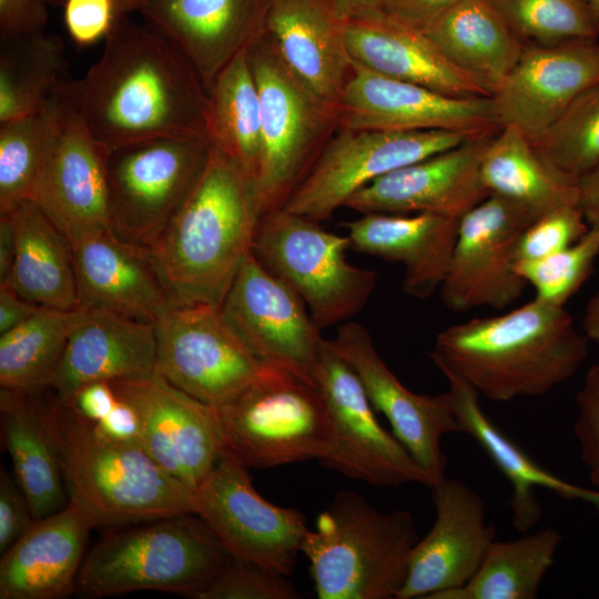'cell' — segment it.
Masks as SVG:
<instances>
[{
    "label": "cell",
    "mask_w": 599,
    "mask_h": 599,
    "mask_svg": "<svg viewBox=\"0 0 599 599\" xmlns=\"http://www.w3.org/2000/svg\"><path fill=\"white\" fill-rule=\"evenodd\" d=\"M459 221L432 213H368L344 226L351 248L400 263L404 292L423 300L440 288L446 277Z\"/></svg>",
    "instance_id": "31"
},
{
    "label": "cell",
    "mask_w": 599,
    "mask_h": 599,
    "mask_svg": "<svg viewBox=\"0 0 599 599\" xmlns=\"http://www.w3.org/2000/svg\"><path fill=\"white\" fill-rule=\"evenodd\" d=\"M582 332L589 341L599 343V292L590 298L586 306Z\"/></svg>",
    "instance_id": "56"
},
{
    "label": "cell",
    "mask_w": 599,
    "mask_h": 599,
    "mask_svg": "<svg viewBox=\"0 0 599 599\" xmlns=\"http://www.w3.org/2000/svg\"><path fill=\"white\" fill-rule=\"evenodd\" d=\"M439 370L448 383L445 395L461 433L477 441L511 486L509 506L517 530L528 532L540 521L542 507L537 498L538 488L599 509V489L575 485L541 467L484 413L479 394L470 384L449 369Z\"/></svg>",
    "instance_id": "30"
},
{
    "label": "cell",
    "mask_w": 599,
    "mask_h": 599,
    "mask_svg": "<svg viewBox=\"0 0 599 599\" xmlns=\"http://www.w3.org/2000/svg\"><path fill=\"white\" fill-rule=\"evenodd\" d=\"M42 390L0 389L2 441L11 457L14 478L37 519L60 510L69 501L42 420Z\"/></svg>",
    "instance_id": "34"
},
{
    "label": "cell",
    "mask_w": 599,
    "mask_h": 599,
    "mask_svg": "<svg viewBox=\"0 0 599 599\" xmlns=\"http://www.w3.org/2000/svg\"><path fill=\"white\" fill-rule=\"evenodd\" d=\"M52 126L51 100L40 113L0 123V215L30 200L49 151Z\"/></svg>",
    "instance_id": "40"
},
{
    "label": "cell",
    "mask_w": 599,
    "mask_h": 599,
    "mask_svg": "<svg viewBox=\"0 0 599 599\" xmlns=\"http://www.w3.org/2000/svg\"><path fill=\"white\" fill-rule=\"evenodd\" d=\"M560 542L561 535L554 528L494 540L474 577L436 599H535Z\"/></svg>",
    "instance_id": "38"
},
{
    "label": "cell",
    "mask_w": 599,
    "mask_h": 599,
    "mask_svg": "<svg viewBox=\"0 0 599 599\" xmlns=\"http://www.w3.org/2000/svg\"><path fill=\"white\" fill-rule=\"evenodd\" d=\"M153 323L93 307H78L52 388L68 398L93 382H114L155 373Z\"/></svg>",
    "instance_id": "27"
},
{
    "label": "cell",
    "mask_w": 599,
    "mask_h": 599,
    "mask_svg": "<svg viewBox=\"0 0 599 599\" xmlns=\"http://www.w3.org/2000/svg\"><path fill=\"white\" fill-rule=\"evenodd\" d=\"M231 559L199 516L164 517L99 540L85 554L77 591L89 598L140 590L194 598Z\"/></svg>",
    "instance_id": "6"
},
{
    "label": "cell",
    "mask_w": 599,
    "mask_h": 599,
    "mask_svg": "<svg viewBox=\"0 0 599 599\" xmlns=\"http://www.w3.org/2000/svg\"><path fill=\"white\" fill-rule=\"evenodd\" d=\"M17 250L14 225L10 214L0 215V285L11 273Z\"/></svg>",
    "instance_id": "54"
},
{
    "label": "cell",
    "mask_w": 599,
    "mask_h": 599,
    "mask_svg": "<svg viewBox=\"0 0 599 599\" xmlns=\"http://www.w3.org/2000/svg\"><path fill=\"white\" fill-rule=\"evenodd\" d=\"M0 39V123L42 112L69 80L62 39L44 31Z\"/></svg>",
    "instance_id": "37"
},
{
    "label": "cell",
    "mask_w": 599,
    "mask_h": 599,
    "mask_svg": "<svg viewBox=\"0 0 599 599\" xmlns=\"http://www.w3.org/2000/svg\"><path fill=\"white\" fill-rule=\"evenodd\" d=\"M582 205H565L544 213L519 236L516 263L536 261L562 251L589 230Z\"/></svg>",
    "instance_id": "45"
},
{
    "label": "cell",
    "mask_w": 599,
    "mask_h": 599,
    "mask_svg": "<svg viewBox=\"0 0 599 599\" xmlns=\"http://www.w3.org/2000/svg\"><path fill=\"white\" fill-rule=\"evenodd\" d=\"M458 1L460 0H386L384 11L423 31Z\"/></svg>",
    "instance_id": "51"
},
{
    "label": "cell",
    "mask_w": 599,
    "mask_h": 599,
    "mask_svg": "<svg viewBox=\"0 0 599 599\" xmlns=\"http://www.w3.org/2000/svg\"><path fill=\"white\" fill-rule=\"evenodd\" d=\"M264 32L293 73L317 97L339 104L353 72L345 22L326 0H270Z\"/></svg>",
    "instance_id": "28"
},
{
    "label": "cell",
    "mask_w": 599,
    "mask_h": 599,
    "mask_svg": "<svg viewBox=\"0 0 599 599\" xmlns=\"http://www.w3.org/2000/svg\"><path fill=\"white\" fill-rule=\"evenodd\" d=\"M221 456L271 468L325 454L331 418L321 392L287 372L266 367L225 403L213 406Z\"/></svg>",
    "instance_id": "7"
},
{
    "label": "cell",
    "mask_w": 599,
    "mask_h": 599,
    "mask_svg": "<svg viewBox=\"0 0 599 599\" xmlns=\"http://www.w3.org/2000/svg\"><path fill=\"white\" fill-rule=\"evenodd\" d=\"M155 373L211 406H219L267 366L240 338L220 305L173 304L154 323Z\"/></svg>",
    "instance_id": "12"
},
{
    "label": "cell",
    "mask_w": 599,
    "mask_h": 599,
    "mask_svg": "<svg viewBox=\"0 0 599 599\" xmlns=\"http://www.w3.org/2000/svg\"><path fill=\"white\" fill-rule=\"evenodd\" d=\"M345 40L353 62L383 75L457 97L491 94L453 64L422 31L385 11L345 22Z\"/></svg>",
    "instance_id": "29"
},
{
    "label": "cell",
    "mask_w": 599,
    "mask_h": 599,
    "mask_svg": "<svg viewBox=\"0 0 599 599\" xmlns=\"http://www.w3.org/2000/svg\"><path fill=\"white\" fill-rule=\"evenodd\" d=\"M150 0H115L116 16H129L133 11H140Z\"/></svg>",
    "instance_id": "58"
},
{
    "label": "cell",
    "mask_w": 599,
    "mask_h": 599,
    "mask_svg": "<svg viewBox=\"0 0 599 599\" xmlns=\"http://www.w3.org/2000/svg\"><path fill=\"white\" fill-rule=\"evenodd\" d=\"M60 93L108 151L160 136L204 135L209 92L151 26L119 16L99 60Z\"/></svg>",
    "instance_id": "1"
},
{
    "label": "cell",
    "mask_w": 599,
    "mask_h": 599,
    "mask_svg": "<svg viewBox=\"0 0 599 599\" xmlns=\"http://www.w3.org/2000/svg\"><path fill=\"white\" fill-rule=\"evenodd\" d=\"M423 32L491 97L518 62L525 44L488 0H460Z\"/></svg>",
    "instance_id": "32"
},
{
    "label": "cell",
    "mask_w": 599,
    "mask_h": 599,
    "mask_svg": "<svg viewBox=\"0 0 599 599\" xmlns=\"http://www.w3.org/2000/svg\"><path fill=\"white\" fill-rule=\"evenodd\" d=\"M348 248L347 235L278 209L260 217L251 252L303 300L322 331L358 314L376 285L375 271L346 260Z\"/></svg>",
    "instance_id": "9"
},
{
    "label": "cell",
    "mask_w": 599,
    "mask_h": 599,
    "mask_svg": "<svg viewBox=\"0 0 599 599\" xmlns=\"http://www.w3.org/2000/svg\"><path fill=\"white\" fill-rule=\"evenodd\" d=\"M599 83L597 38L551 45H526L493 95L500 126L534 139L549 128L582 92Z\"/></svg>",
    "instance_id": "22"
},
{
    "label": "cell",
    "mask_w": 599,
    "mask_h": 599,
    "mask_svg": "<svg viewBox=\"0 0 599 599\" xmlns=\"http://www.w3.org/2000/svg\"><path fill=\"white\" fill-rule=\"evenodd\" d=\"M417 540L410 512H382L361 495L341 491L308 529L301 551L319 599H393Z\"/></svg>",
    "instance_id": "5"
},
{
    "label": "cell",
    "mask_w": 599,
    "mask_h": 599,
    "mask_svg": "<svg viewBox=\"0 0 599 599\" xmlns=\"http://www.w3.org/2000/svg\"><path fill=\"white\" fill-rule=\"evenodd\" d=\"M246 52L261 103L257 191L264 214L282 209L306 176L339 129V110L293 73L264 31Z\"/></svg>",
    "instance_id": "8"
},
{
    "label": "cell",
    "mask_w": 599,
    "mask_h": 599,
    "mask_svg": "<svg viewBox=\"0 0 599 599\" xmlns=\"http://www.w3.org/2000/svg\"><path fill=\"white\" fill-rule=\"evenodd\" d=\"M138 414L141 446L170 475L194 489L221 456L215 409L154 373L110 383Z\"/></svg>",
    "instance_id": "19"
},
{
    "label": "cell",
    "mask_w": 599,
    "mask_h": 599,
    "mask_svg": "<svg viewBox=\"0 0 599 599\" xmlns=\"http://www.w3.org/2000/svg\"><path fill=\"white\" fill-rule=\"evenodd\" d=\"M51 108V142L29 201L71 242L110 231L109 151L93 138L60 89Z\"/></svg>",
    "instance_id": "17"
},
{
    "label": "cell",
    "mask_w": 599,
    "mask_h": 599,
    "mask_svg": "<svg viewBox=\"0 0 599 599\" xmlns=\"http://www.w3.org/2000/svg\"><path fill=\"white\" fill-rule=\"evenodd\" d=\"M436 519L413 547L396 599H436L463 587L476 573L495 540L480 495L457 479L432 488Z\"/></svg>",
    "instance_id": "21"
},
{
    "label": "cell",
    "mask_w": 599,
    "mask_h": 599,
    "mask_svg": "<svg viewBox=\"0 0 599 599\" xmlns=\"http://www.w3.org/2000/svg\"><path fill=\"white\" fill-rule=\"evenodd\" d=\"M41 415L69 499L88 510L98 526L192 512V488L165 471L140 444L102 434L52 387L41 392Z\"/></svg>",
    "instance_id": "4"
},
{
    "label": "cell",
    "mask_w": 599,
    "mask_h": 599,
    "mask_svg": "<svg viewBox=\"0 0 599 599\" xmlns=\"http://www.w3.org/2000/svg\"><path fill=\"white\" fill-rule=\"evenodd\" d=\"M246 50L221 71L209 91L205 134L213 148L234 160L257 185L261 103Z\"/></svg>",
    "instance_id": "36"
},
{
    "label": "cell",
    "mask_w": 599,
    "mask_h": 599,
    "mask_svg": "<svg viewBox=\"0 0 599 599\" xmlns=\"http://www.w3.org/2000/svg\"><path fill=\"white\" fill-rule=\"evenodd\" d=\"M88 510L69 499L37 519L0 560V599H58L77 591L90 531Z\"/></svg>",
    "instance_id": "26"
},
{
    "label": "cell",
    "mask_w": 599,
    "mask_h": 599,
    "mask_svg": "<svg viewBox=\"0 0 599 599\" xmlns=\"http://www.w3.org/2000/svg\"><path fill=\"white\" fill-rule=\"evenodd\" d=\"M480 179L489 194L524 203L540 214L565 205H582L579 180L549 164L531 140L511 125L494 134L483 153Z\"/></svg>",
    "instance_id": "35"
},
{
    "label": "cell",
    "mask_w": 599,
    "mask_h": 599,
    "mask_svg": "<svg viewBox=\"0 0 599 599\" xmlns=\"http://www.w3.org/2000/svg\"><path fill=\"white\" fill-rule=\"evenodd\" d=\"M338 110L339 128L354 130H447L485 136L501 128L490 97L447 95L355 62Z\"/></svg>",
    "instance_id": "18"
},
{
    "label": "cell",
    "mask_w": 599,
    "mask_h": 599,
    "mask_svg": "<svg viewBox=\"0 0 599 599\" xmlns=\"http://www.w3.org/2000/svg\"><path fill=\"white\" fill-rule=\"evenodd\" d=\"M210 152L204 135L160 136L109 150L113 232L149 247L199 182Z\"/></svg>",
    "instance_id": "10"
},
{
    "label": "cell",
    "mask_w": 599,
    "mask_h": 599,
    "mask_svg": "<svg viewBox=\"0 0 599 599\" xmlns=\"http://www.w3.org/2000/svg\"><path fill=\"white\" fill-rule=\"evenodd\" d=\"M588 2L590 3L597 17L599 18V0H588Z\"/></svg>",
    "instance_id": "60"
},
{
    "label": "cell",
    "mask_w": 599,
    "mask_h": 599,
    "mask_svg": "<svg viewBox=\"0 0 599 599\" xmlns=\"http://www.w3.org/2000/svg\"><path fill=\"white\" fill-rule=\"evenodd\" d=\"M588 352L589 339L564 306L535 297L502 315L443 329L428 355L479 396L509 402L549 393L578 372Z\"/></svg>",
    "instance_id": "2"
},
{
    "label": "cell",
    "mask_w": 599,
    "mask_h": 599,
    "mask_svg": "<svg viewBox=\"0 0 599 599\" xmlns=\"http://www.w3.org/2000/svg\"><path fill=\"white\" fill-rule=\"evenodd\" d=\"M599 255V224L569 247L536 261L516 263V272L536 290V297L564 306L586 282Z\"/></svg>",
    "instance_id": "43"
},
{
    "label": "cell",
    "mask_w": 599,
    "mask_h": 599,
    "mask_svg": "<svg viewBox=\"0 0 599 599\" xmlns=\"http://www.w3.org/2000/svg\"><path fill=\"white\" fill-rule=\"evenodd\" d=\"M579 408L573 427L589 480L599 489V364L591 366L576 396Z\"/></svg>",
    "instance_id": "46"
},
{
    "label": "cell",
    "mask_w": 599,
    "mask_h": 599,
    "mask_svg": "<svg viewBox=\"0 0 599 599\" xmlns=\"http://www.w3.org/2000/svg\"><path fill=\"white\" fill-rule=\"evenodd\" d=\"M315 383L331 418L328 446L319 459L324 466L378 487H434L430 476L378 423L358 376L328 339L321 348Z\"/></svg>",
    "instance_id": "13"
},
{
    "label": "cell",
    "mask_w": 599,
    "mask_h": 599,
    "mask_svg": "<svg viewBox=\"0 0 599 599\" xmlns=\"http://www.w3.org/2000/svg\"><path fill=\"white\" fill-rule=\"evenodd\" d=\"M65 28L79 45L105 39L115 19V0H63Z\"/></svg>",
    "instance_id": "47"
},
{
    "label": "cell",
    "mask_w": 599,
    "mask_h": 599,
    "mask_svg": "<svg viewBox=\"0 0 599 599\" xmlns=\"http://www.w3.org/2000/svg\"><path fill=\"white\" fill-rule=\"evenodd\" d=\"M72 243L79 306L155 323L173 305L149 247L112 230Z\"/></svg>",
    "instance_id": "25"
},
{
    "label": "cell",
    "mask_w": 599,
    "mask_h": 599,
    "mask_svg": "<svg viewBox=\"0 0 599 599\" xmlns=\"http://www.w3.org/2000/svg\"><path fill=\"white\" fill-rule=\"evenodd\" d=\"M488 2L525 45H551L599 35V18L588 0Z\"/></svg>",
    "instance_id": "41"
},
{
    "label": "cell",
    "mask_w": 599,
    "mask_h": 599,
    "mask_svg": "<svg viewBox=\"0 0 599 599\" xmlns=\"http://www.w3.org/2000/svg\"><path fill=\"white\" fill-rule=\"evenodd\" d=\"M335 16L343 22L361 19L384 11L386 0H326Z\"/></svg>",
    "instance_id": "55"
},
{
    "label": "cell",
    "mask_w": 599,
    "mask_h": 599,
    "mask_svg": "<svg viewBox=\"0 0 599 599\" xmlns=\"http://www.w3.org/2000/svg\"><path fill=\"white\" fill-rule=\"evenodd\" d=\"M17 250L4 284L41 306L73 311L79 306L71 241L31 202L11 213Z\"/></svg>",
    "instance_id": "33"
},
{
    "label": "cell",
    "mask_w": 599,
    "mask_h": 599,
    "mask_svg": "<svg viewBox=\"0 0 599 599\" xmlns=\"http://www.w3.org/2000/svg\"><path fill=\"white\" fill-rule=\"evenodd\" d=\"M192 512L213 531L232 558L285 576L294 567L308 528L303 514L267 501L251 483L246 467L220 456L192 491Z\"/></svg>",
    "instance_id": "14"
},
{
    "label": "cell",
    "mask_w": 599,
    "mask_h": 599,
    "mask_svg": "<svg viewBox=\"0 0 599 599\" xmlns=\"http://www.w3.org/2000/svg\"><path fill=\"white\" fill-rule=\"evenodd\" d=\"M194 598L296 599L300 595L285 575L233 558Z\"/></svg>",
    "instance_id": "44"
},
{
    "label": "cell",
    "mask_w": 599,
    "mask_h": 599,
    "mask_svg": "<svg viewBox=\"0 0 599 599\" xmlns=\"http://www.w3.org/2000/svg\"><path fill=\"white\" fill-rule=\"evenodd\" d=\"M37 520L14 476L0 471V551L10 548Z\"/></svg>",
    "instance_id": "48"
},
{
    "label": "cell",
    "mask_w": 599,
    "mask_h": 599,
    "mask_svg": "<svg viewBox=\"0 0 599 599\" xmlns=\"http://www.w3.org/2000/svg\"><path fill=\"white\" fill-rule=\"evenodd\" d=\"M493 135L465 141L392 171L355 192L344 204L362 214L432 213L461 219L489 193L480 161Z\"/></svg>",
    "instance_id": "23"
},
{
    "label": "cell",
    "mask_w": 599,
    "mask_h": 599,
    "mask_svg": "<svg viewBox=\"0 0 599 599\" xmlns=\"http://www.w3.org/2000/svg\"><path fill=\"white\" fill-rule=\"evenodd\" d=\"M474 138L479 135L447 130L339 128L282 209L316 222L328 221L374 180Z\"/></svg>",
    "instance_id": "11"
},
{
    "label": "cell",
    "mask_w": 599,
    "mask_h": 599,
    "mask_svg": "<svg viewBox=\"0 0 599 599\" xmlns=\"http://www.w3.org/2000/svg\"><path fill=\"white\" fill-rule=\"evenodd\" d=\"M270 0H150L139 12L189 60L207 92L264 31Z\"/></svg>",
    "instance_id": "24"
},
{
    "label": "cell",
    "mask_w": 599,
    "mask_h": 599,
    "mask_svg": "<svg viewBox=\"0 0 599 599\" xmlns=\"http://www.w3.org/2000/svg\"><path fill=\"white\" fill-rule=\"evenodd\" d=\"M60 1H63V0H47L48 3H51V2H60Z\"/></svg>",
    "instance_id": "61"
},
{
    "label": "cell",
    "mask_w": 599,
    "mask_h": 599,
    "mask_svg": "<svg viewBox=\"0 0 599 599\" xmlns=\"http://www.w3.org/2000/svg\"><path fill=\"white\" fill-rule=\"evenodd\" d=\"M64 399L92 423H98L105 417L118 402L116 394L109 382L85 384Z\"/></svg>",
    "instance_id": "50"
},
{
    "label": "cell",
    "mask_w": 599,
    "mask_h": 599,
    "mask_svg": "<svg viewBox=\"0 0 599 599\" xmlns=\"http://www.w3.org/2000/svg\"><path fill=\"white\" fill-rule=\"evenodd\" d=\"M94 424L102 434L112 439L141 445L138 414L130 404L120 398L110 413Z\"/></svg>",
    "instance_id": "52"
},
{
    "label": "cell",
    "mask_w": 599,
    "mask_h": 599,
    "mask_svg": "<svg viewBox=\"0 0 599 599\" xmlns=\"http://www.w3.org/2000/svg\"><path fill=\"white\" fill-rule=\"evenodd\" d=\"M331 343L358 376L373 408L388 419L395 437L430 476L434 487L439 485L446 478L447 464L441 438L461 433L445 393L430 396L405 387L358 323L342 324Z\"/></svg>",
    "instance_id": "20"
},
{
    "label": "cell",
    "mask_w": 599,
    "mask_h": 599,
    "mask_svg": "<svg viewBox=\"0 0 599 599\" xmlns=\"http://www.w3.org/2000/svg\"><path fill=\"white\" fill-rule=\"evenodd\" d=\"M589 225L599 224V199L582 205Z\"/></svg>",
    "instance_id": "59"
},
{
    "label": "cell",
    "mask_w": 599,
    "mask_h": 599,
    "mask_svg": "<svg viewBox=\"0 0 599 599\" xmlns=\"http://www.w3.org/2000/svg\"><path fill=\"white\" fill-rule=\"evenodd\" d=\"M582 205L599 199V164L580 179Z\"/></svg>",
    "instance_id": "57"
},
{
    "label": "cell",
    "mask_w": 599,
    "mask_h": 599,
    "mask_svg": "<svg viewBox=\"0 0 599 599\" xmlns=\"http://www.w3.org/2000/svg\"><path fill=\"white\" fill-rule=\"evenodd\" d=\"M41 306L23 298L7 285H0V334L34 316Z\"/></svg>",
    "instance_id": "53"
},
{
    "label": "cell",
    "mask_w": 599,
    "mask_h": 599,
    "mask_svg": "<svg viewBox=\"0 0 599 599\" xmlns=\"http://www.w3.org/2000/svg\"><path fill=\"white\" fill-rule=\"evenodd\" d=\"M537 152L562 173L580 181L599 164V83L582 92L541 134L530 139Z\"/></svg>",
    "instance_id": "42"
},
{
    "label": "cell",
    "mask_w": 599,
    "mask_h": 599,
    "mask_svg": "<svg viewBox=\"0 0 599 599\" xmlns=\"http://www.w3.org/2000/svg\"><path fill=\"white\" fill-rule=\"evenodd\" d=\"M535 209L509 197L489 194L459 221L446 277L443 303L453 312L489 306L502 309L525 292L516 272L515 251L521 233L541 216Z\"/></svg>",
    "instance_id": "15"
},
{
    "label": "cell",
    "mask_w": 599,
    "mask_h": 599,
    "mask_svg": "<svg viewBox=\"0 0 599 599\" xmlns=\"http://www.w3.org/2000/svg\"><path fill=\"white\" fill-rule=\"evenodd\" d=\"M262 214L256 182L211 145L199 182L149 246L172 303L221 305Z\"/></svg>",
    "instance_id": "3"
},
{
    "label": "cell",
    "mask_w": 599,
    "mask_h": 599,
    "mask_svg": "<svg viewBox=\"0 0 599 599\" xmlns=\"http://www.w3.org/2000/svg\"><path fill=\"white\" fill-rule=\"evenodd\" d=\"M220 307L229 325L264 365L316 387L315 372L325 338L303 300L252 252Z\"/></svg>",
    "instance_id": "16"
},
{
    "label": "cell",
    "mask_w": 599,
    "mask_h": 599,
    "mask_svg": "<svg viewBox=\"0 0 599 599\" xmlns=\"http://www.w3.org/2000/svg\"><path fill=\"white\" fill-rule=\"evenodd\" d=\"M75 316L77 308L41 307L23 324L0 334L1 388L39 392L51 387Z\"/></svg>",
    "instance_id": "39"
},
{
    "label": "cell",
    "mask_w": 599,
    "mask_h": 599,
    "mask_svg": "<svg viewBox=\"0 0 599 599\" xmlns=\"http://www.w3.org/2000/svg\"><path fill=\"white\" fill-rule=\"evenodd\" d=\"M47 0H0V38L44 31Z\"/></svg>",
    "instance_id": "49"
}]
</instances>
